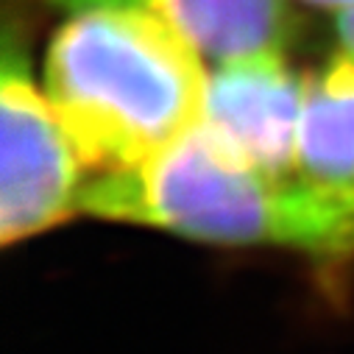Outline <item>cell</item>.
I'll list each match as a JSON object with an SVG mask.
<instances>
[{
  "instance_id": "cell-1",
  "label": "cell",
  "mask_w": 354,
  "mask_h": 354,
  "mask_svg": "<svg viewBox=\"0 0 354 354\" xmlns=\"http://www.w3.org/2000/svg\"><path fill=\"white\" fill-rule=\"evenodd\" d=\"M45 93L84 165L137 167L204 115V56L162 23L126 9H78L56 28L45 56Z\"/></svg>"
},
{
  "instance_id": "cell-2",
  "label": "cell",
  "mask_w": 354,
  "mask_h": 354,
  "mask_svg": "<svg viewBox=\"0 0 354 354\" xmlns=\"http://www.w3.org/2000/svg\"><path fill=\"white\" fill-rule=\"evenodd\" d=\"M78 212L215 245L354 254V193L248 167L201 126L137 167L93 176Z\"/></svg>"
},
{
  "instance_id": "cell-3",
  "label": "cell",
  "mask_w": 354,
  "mask_h": 354,
  "mask_svg": "<svg viewBox=\"0 0 354 354\" xmlns=\"http://www.w3.org/2000/svg\"><path fill=\"white\" fill-rule=\"evenodd\" d=\"M0 240L15 245L78 212L84 165L45 93L28 53L9 28L0 62Z\"/></svg>"
},
{
  "instance_id": "cell-6",
  "label": "cell",
  "mask_w": 354,
  "mask_h": 354,
  "mask_svg": "<svg viewBox=\"0 0 354 354\" xmlns=\"http://www.w3.org/2000/svg\"><path fill=\"white\" fill-rule=\"evenodd\" d=\"M296 176L354 193V56L335 53L304 75Z\"/></svg>"
},
{
  "instance_id": "cell-8",
  "label": "cell",
  "mask_w": 354,
  "mask_h": 354,
  "mask_svg": "<svg viewBox=\"0 0 354 354\" xmlns=\"http://www.w3.org/2000/svg\"><path fill=\"white\" fill-rule=\"evenodd\" d=\"M299 3H307V6H318V9H329V12H340V9L351 6L354 0H299Z\"/></svg>"
},
{
  "instance_id": "cell-7",
  "label": "cell",
  "mask_w": 354,
  "mask_h": 354,
  "mask_svg": "<svg viewBox=\"0 0 354 354\" xmlns=\"http://www.w3.org/2000/svg\"><path fill=\"white\" fill-rule=\"evenodd\" d=\"M332 34H335L337 50L354 56V3L346 6V9H340V12H335Z\"/></svg>"
},
{
  "instance_id": "cell-4",
  "label": "cell",
  "mask_w": 354,
  "mask_h": 354,
  "mask_svg": "<svg viewBox=\"0 0 354 354\" xmlns=\"http://www.w3.org/2000/svg\"><path fill=\"white\" fill-rule=\"evenodd\" d=\"M304 75L285 53L212 64L201 129L234 159L271 176H296Z\"/></svg>"
},
{
  "instance_id": "cell-5",
  "label": "cell",
  "mask_w": 354,
  "mask_h": 354,
  "mask_svg": "<svg viewBox=\"0 0 354 354\" xmlns=\"http://www.w3.org/2000/svg\"><path fill=\"white\" fill-rule=\"evenodd\" d=\"M62 12L126 9L140 12L190 42L212 64L285 53L296 39V15L288 0H45Z\"/></svg>"
}]
</instances>
